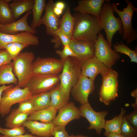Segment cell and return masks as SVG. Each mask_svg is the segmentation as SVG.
I'll list each match as a JSON object with an SVG mask.
<instances>
[{
    "instance_id": "cell-14",
    "label": "cell",
    "mask_w": 137,
    "mask_h": 137,
    "mask_svg": "<svg viewBox=\"0 0 137 137\" xmlns=\"http://www.w3.org/2000/svg\"><path fill=\"white\" fill-rule=\"evenodd\" d=\"M18 42L29 46H38L39 44L38 37L33 33L25 31L14 34H9L0 31V49H3L7 44Z\"/></svg>"
},
{
    "instance_id": "cell-10",
    "label": "cell",
    "mask_w": 137,
    "mask_h": 137,
    "mask_svg": "<svg viewBox=\"0 0 137 137\" xmlns=\"http://www.w3.org/2000/svg\"><path fill=\"white\" fill-rule=\"evenodd\" d=\"M94 45L95 56L108 68H111L120 58V55L111 48L101 32L98 34Z\"/></svg>"
},
{
    "instance_id": "cell-5",
    "label": "cell",
    "mask_w": 137,
    "mask_h": 137,
    "mask_svg": "<svg viewBox=\"0 0 137 137\" xmlns=\"http://www.w3.org/2000/svg\"><path fill=\"white\" fill-rule=\"evenodd\" d=\"M125 2L127 6L123 9V11L119 10L117 8L118 3L111 4L114 12L118 15L122 22L123 28L122 38L127 44H129L137 39V30L134 29L132 24L133 15L134 12L137 11V8L131 1L126 0Z\"/></svg>"
},
{
    "instance_id": "cell-28",
    "label": "cell",
    "mask_w": 137,
    "mask_h": 137,
    "mask_svg": "<svg viewBox=\"0 0 137 137\" xmlns=\"http://www.w3.org/2000/svg\"><path fill=\"white\" fill-rule=\"evenodd\" d=\"M45 0H34L32 10L33 19L31 27L34 30L40 27L41 24V16L46 4Z\"/></svg>"
},
{
    "instance_id": "cell-45",
    "label": "cell",
    "mask_w": 137,
    "mask_h": 137,
    "mask_svg": "<svg viewBox=\"0 0 137 137\" xmlns=\"http://www.w3.org/2000/svg\"><path fill=\"white\" fill-rule=\"evenodd\" d=\"M63 10L58 8L54 6L53 8L54 12L55 14L58 17H59L62 14Z\"/></svg>"
},
{
    "instance_id": "cell-41",
    "label": "cell",
    "mask_w": 137,
    "mask_h": 137,
    "mask_svg": "<svg viewBox=\"0 0 137 137\" xmlns=\"http://www.w3.org/2000/svg\"><path fill=\"white\" fill-rule=\"evenodd\" d=\"M131 95L134 97L135 99V101L134 103L131 104L132 107L134 109H137V89H135L131 93Z\"/></svg>"
},
{
    "instance_id": "cell-33",
    "label": "cell",
    "mask_w": 137,
    "mask_h": 137,
    "mask_svg": "<svg viewBox=\"0 0 137 137\" xmlns=\"http://www.w3.org/2000/svg\"><path fill=\"white\" fill-rule=\"evenodd\" d=\"M121 134L124 137H137V128L132 126L124 116L121 127Z\"/></svg>"
},
{
    "instance_id": "cell-6",
    "label": "cell",
    "mask_w": 137,
    "mask_h": 137,
    "mask_svg": "<svg viewBox=\"0 0 137 137\" xmlns=\"http://www.w3.org/2000/svg\"><path fill=\"white\" fill-rule=\"evenodd\" d=\"M32 95L27 87L22 88L14 85L5 90L2 94L0 115L4 117L10 112L12 105L29 99Z\"/></svg>"
},
{
    "instance_id": "cell-7",
    "label": "cell",
    "mask_w": 137,
    "mask_h": 137,
    "mask_svg": "<svg viewBox=\"0 0 137 137\" xmlns=\"http://www.w3.org/2000/svg\"><path fill=\"white\" fill-rule=\"evenodd\" d=\"M102 76V83L99 93L100 102L109 105L110 102L118 97V75L115 71L110 68Z\"/></svg>"
},
{
    "instance_id": "cell-32",
    "label": "cell",
    "mask_w": 137,
    "mask_h": 137,
    "mask_svg": "<svg viewBox=\"0 0 137 137\" xmlns=\"http://www.w3.org/2000/svg\"><path fill=\"white\" fill-rule=\"evenodd\" d=\"M28 45L18 42H13L8 44L4 47L7 52L12 60L14 59L24 48Z\"/></svg>"
},
{
    "instance_id": "cell-15",
    "label": "cell",
    "mask_w": 137,
    "mask_h": 137,
    "mask_svg": "<svg viewBox=\"0 0 137 137\" xmlns=\"http://www.w3.org/2000/svg\"><path fill=\"white\" fill-rule=\"evenodd\" d=\"M94 43L89 41L72 39L69 45L76 55V58L81 64L95 56Z\"/></svg>"
},
{
    "instance_id": "cell-22",
    "label": "cell",
    "mask_w": 137,
    "mask_h": 137,
    "mask_svg": "<svg viewBox=\"0 0 137 137\" xmlns=\"http://www.w3.org/2000/svg\"><path fill=\"white\" fill-rule=\"evenodd\" d=\"M34 0H15L9 4L15 20L23 13L32 10Z\"/></svg>"
},
{
    "instance_id": "cell-3",
    "label": "cell",
    "mask_w": 137,
    "mask_h": 137,
    "mask_svg": "<svg viewBox=\"0 0 137 137\" xmlns=\"http://www.w3.org/2000/svg\"><path fill=\"white\" fill-rule=\"evenodd\" d=\"M109 2L110 1L105 2L103 4L98 19L102 29L105 32L107 41L111 47L113 36L117 32L119 35H123V28L119 17L114 16L112 6Z\"/></svg>"
},
{
    "instance_id": "cell-26",
    "label": "cell",
    "mask_w": 137,
    "mask_h": 137,
    "mask_svg": "<svg viewBox=\"0 0 137 137\" xmlns=\"http://www.w3.org/2000/svg\"><path fill=\"white\" fill-rule=\"evenodd\" d=\"M28 116L16 109L13 110L6 118L5 126L10 129L20 127L27 120Z\"/></svg>"
},
{
    "instance_id": "cell-2",
    "label": "cell",
    "mask_w": 137,
    "mask_h": 137,
    "mask_svg": "<svg viewBox=\"0 0 137 137\" xmlns=\"http://www.w3.org/2000/svg\"><path fill=\"white\" fill-rule=\"evenodd\" d=\"M61 59L63 65L62 73L59 75L60 82L59 85L63 94L69 100L71 90L81 75V64L74 57H68Z\"/></svg>"
},
{
    "instance_id": "cell-17",
    "label": "cell",
    "mask_w": 137,
    "mask_h": 137,
    "mask_svg": "<svg viewBox=\"0 0 137 137\" xmlns=\"http://www.w3.org/2000/svg\"><path fill=\"white\" fill-rule=\"evenodd\" d=\"M109 69L95 56L81 64V74L94 81L97 75L100 74L102 76Z\"/></svg>"
},
{
    "instance_id": "cell-21",
    "label": "cell",
    "mask_w": 137,
    "mask_h": 137,
    "mask_svg": "<svg viewBox=\"0 0 137 137\" xmlns=\"http://www.w3.org/2000/svg\"><path fill=\"white\" fill-rule=\"evenodd\" d=\"M58 111L50 106L46 109L35 112L28 116L27 120L38 121L45 123H52L56 117Z\"/></svg>"
},
{
    "instance_id": "cell-38",
    "label": "cell",
    "mask_w": 137,
    "mask_h": 137,
    "mask_svg": "<svg viewBox=\"0 0 137 137\" xmlns=\"http://www.w3.org/2000/svg\"><path fill=\"white\" fill-rule=\"evenodd\" d=\"M12 59L7 51L0 49V66L12 62Z\"/></svg>"
},
{
    "instance_id": "cell-44",
    "label": "cell",
    "mask_w": 137,
    "mask_h": 137,
    "mask_svg": "<svg viewBox=\"0 0 137 137\" xmlns=\"http://www.w3.org/2000/svg\"><path fill=\"white\" fill-rule=\"evenodd\" d=\"M0 137H43L39 136L32 135L31 134L26 133L19 136L15 137H8L5 136L2 134H0Z\"/></svg>"
},
{
    "instance_id": "cell-20",
    "label": "cell",
    "mask_w": 137,
    "mask_h": 137,
    "mask_svg": "<svg viewBox=\"0 0 137 137\" xmlns=\"http://www.w3.org/2000/svg\"><path fill=\"white\" fill-rule=\"evenodd\" d=\"M31 134L43 137H52L54 126L52 123H45L37 121L27 120L23 125Z\"/></svg>"
},
{
    "instance_id": "cell-29",
    "label": "cell",
    "mask_w": 137,
    "mask_h": 137,
    "mask_svg": "<svg viewBox=\"0 0 137 137\" xmlns=\"http://www.w3.org/2000/svg\"><path fill=\"white\" fill-rule=\"evenodd\" d=\"M29 99L33 104L35 111L51 106L50 92L32 95Z\"/></svg>"
},
{
    "instance_id": "cell-34",
    "label": "cell",
    "mask_w": 137,
    "mask_h": 137,
    "mask_svg": "<svg viewBox=\"0 0 137 137\" xmlns=\"http://www.w3.org/2000/svg\"><path fill=\"white\" fill-rule=\"evenodd\" d=\"M23 126L12 128H4L0 126V132L4 135L8 137H15L25 134L26 132Z\"/></svg>"
},
{
    "instance_id": "cell-35",
    "label": "cell",
    "mask_w": 137,
    "mask_h": 137,
    "mask_svg": "<svg viewBox=\"0 0 137 137\" xmlns=\"http://www.w3.org/2000/svg\"><path fill=\"white\" fill-rule=\"evenodd\" d=\"M16 109L19 112L27 114L29 116L35 112L33 104L30 99L19 103Z\"/></svg>"
},
{
    "instance_id": "cell-18",
    "label": "cell",
    "mask_w": 137,
    "mask_h": 137,
    "mask_svg": "<svg viewBox=\"0 0 137 137\" xmlns=\"http://www.w3.org/2000/svg\"><path fill=\"white\" fill-rule=\"evenodd\" d=\"M109 0H80L73 9L75 12L92 15L98 18L104 3Z\"/></svg>"
},
{
    "instance_id": "cell-16",
    "label": "cell",
    "mask_w": 137,
    "mask_h": 137,
    "mask_svg": "<svg viewBox=\"0 0 137 137\" xmlns=\"http://www.w3.org/2000/svg\"><path fill=\"white\" fill-rule=\"evenodd\" d=\"M81 117L80 109L71 101L59 110L58 115L52 123L54 126H65L70 122L79 119Z\"/></svg>"
},
{
    "instance_id": "cell-49",
    "label": "cell",
    "mask_w": 137,
    "mask_h": 137,
    "mask_svg": "<svg viewBox=\"0 0 137 137\" xmlns=\"http://www.w3.org/2000/svg\"><path fill=\"white\" fill-rule=\"evenodd\" d=\"M3 25H2L0 24V28Z\"/></svg>"
},
{
    "instance_id": "cell-47",
    "label": "cell",
    "mask_w": 137,
    "mask_h": 137,
    "mask_svg": "<svg viewBox=\"0 0 137 137\" xmlns=\"http://www.w3.org/2000/svg\"><path fill=\"white\" fill-rule=\"evenodd\" d=\"M75 137H89L88 136L82 135H78L75 136Z\"/></svg>"
},
{
    "instance_id": "cell-25",
    "label": "cell",
    "mask_w": 137,
    "mask_h": 137,
    "mask_svg": "<svg viewBox=\"0 0 137 137\" xmlns=\"http://www.w3.org/2000/svg\"><path fill=\"white\" fill-rule=\"evenodd\" d=\"M13 69L12 62L0 66V86L18 84V80L15 77Z\"/></svg>"
},
{
    "instance_id": "cell-46",
    "label": "cell",
    "mask_w": 137,
    "mask_h": 137,
    "mask_svg": "<svg viewBox=\"0 0 137 137\" xmlns=\"http://www.w3.org/2000/svg\"><path fill=\"white\" fill-rule=\"evenodd\" d=\"M106 137H124L121 134H114L104 132Z\"/></svg>"
},
{
    "instance_id": "cell-24",
    "label": "cell",
    "mask_w": 137,
    "mask_h": 137,
    "mask_svg": "<svg viewBox=\"0 0 137 137\" xmlns=\"http://www.w3.org/2000/svg\"><path fill=\"white\" fill-rule=\"evenodd\" d=\"M126 110L124 108H121V112L118 116H115L112 119L106 120L104 129L106 133L114 134H121V127L124 114Z\"/></svg>"
},
{
    "instance_id": "cell-27",
    "label": "cell",
    "mask_w": 137,
    "mask_h": 137,
    "mask_svg": "<svg viewBox=\"0 0 137 137\" xmlns=\"http://www.w3.org/2000/svg\"><path fill=\"white\" fill-rule=\"evenodd\" d=\"M50 105L58 110L66 105L69 100L65 97L61 89L59 84L50 91Z\"/></svg>"
},
{
    "instance_id": "cell-39",
    "label": "cell",
    "mask_w": 137,
    "mask_h": 137,
    "mask_svg": "<svg viewBox=\"0 0 137 137\" xmlns=\"http://www.w3.org/2000/svg\"><path fill=\"white\" fill-rule=\"evenodd\" d=\"M125 116L128 122L137 128V109H134L132 113Z\"/></svg>"
},
{
    "instance_id": "cell-48",
    "label": "cell",
    "mask_w": 137,
    "mask_h": 137,
    "mask_svg": "<svg viewBox=\"0 0 137 137\" xmlns=\"http://www.w3.org/2000/svg\"><path fill=\"white\" fill-rule=\"evenodd\" d=\"M70 137H75V136L73 134H72L70 136Z\"/></svg>"
},
{
    "instance_id": "cell-4",
    "label": "cell",
    "mask_w": 137,
    "mask_h": 137,
    "mask_svg": "<svg viewBox=\"0 0 137 137\" xmlns=\"http://www.w3.org/2000/svg\"><path fill=\"white\" fill-rule=\"evenodd\" d=\"M35 55L31 52L21 53L12 62L13 72L18 81L16 86L20 88L26 87L27 84L33 75V63Z\"/></svg>"
},
{
    "instance_id": "cell-30",
    "label": "cell",
    "mask_w": 137,
    "mask_h": 137,
    "mask_svg": "<svg viewBox=\"0 0 137 137\" xmlns=\"http://www.w3.org/2000/svg\"><path fill=\"white\" fill-rule=\"evenodd\" d=\"M12 0H0V24L5 25L15 21L9 3Z\"/></svg>"
},
{
    "instance_id": "cell-11",
    "label": "cell",
    "mask_w": 137,
    "mask_h": 137,
    "mask_svg": "<svg viewBox=\"0 0 137 137\" xmlns=\"http://www.w3.org/2000/svg\"><path fill=\"white\" fill-rule=\"evenodd\" d=\"M79 109L81 117L87 119L90 124L88 129H95L97 134H100L105 127L106 120L105 117L108 114V111L96 112L93 109L89 102L81 105Z\"/></svg>"
},
{
    "instance_id": "cell-42",
    "label": "cell",
    "mask_w": 137,
    "mask_h": 137,
    "mask_svg": "<svg viewBox=\"0 0 137 137\" xmlns=\"http://www.w3.org/2000/svg\"><path fill=\"white\" fill-rule=\"evenodd\" d=\"M54 6L58 8L63 10L65 7V4L63 1H59L55 3Z\"/></svg>"
},
{
    "instance_id": "cell-40",
    "label": "cell",
    "mask_w": 137,
    "mask_h": 137,
    "mask_svg": "<svg viewBox=\"0 0 137 137\" xmlns=\"http://www.w3.org/2000/svg\"><path fill=\"white\" fill-rule=\"evenodd\" d=\"M57 35L59 37L61 42L62 45L63 46L69 45L72 39L70 37L59 29L57 32Z\"/></svg>"
},
{
    "instance_id": "cell-8",
    "label": "cell",
    "mask_w": 137,
    "mask_h": 137,
    "mask_svg": "<svg viewBox=\"0 0 137 137\" xmlns=\"http://www.w3.org/2000/svg\"><path fill=\"white\" fill-rule=\"evenodd\" d=\"M59 81V75L33 74L27 82L26 87L34 95L50 92Z\"/></svg>"
},
{
    "instance_id": "cell-31",
    "label": "cell",
    "mask_w": 137,
    "mask_h": 137,
    "mask_svg": "<svg viewBox=\"0 0 137 137\" xmlns=\"http://www.w3.org/2000/svg\"><path fill=\"white\" fill-rule=\"evenodd\" d=\"M114 50L117 53L126 55L130 58V61L137 63V50L131 49L121 41L116 42V44H113Z\"/></svg>"
},
{
    "instance_id": "cell-9",
    "label": "cell",
    "mask_w": 137,
    "mask_h": 137,
    "mask_svg": "<svg viewBox=\"0 0 137 137\" xmlns=\"http://www.w3.org/2000/svg\"><path fill=\"white\" fill-rule=\"evenodd\" d=\"M55 3L53 0H49L46 3L45 9V13L41 18V24L46 27V32L52 36L53 38L51 42L54 44L55 48L57 49L61 46V42L57 35L59 28L60 19L54 13L53 11Z\"/></svg>"
},
{
    "instance_id": "cell-36",
    "label": "cell",
    "mask_w": 137,
    "mask_h": 137,
    "mask_svg": "<svg viewBox=\"0 0 137 137\" xmlns=\"http://www.w3.org/2000/svg\"><path fill=\"white\" fill-rule=\"evenodd\" d=\"M56 53L60 56L61 59H65L68 57H76V55L69 45L64 46L62 50H57L56 51Z\"/></svg>"
},
{
    "instance_id": "cell-37",
    "label": "cell",
    "mask_w": 137,
    "mask_h": 137,
    "mask_svg": "<svg viewBox=\"0 0 137 137\" xmlns=\"http://www.w3.org/2000/svg\"><path fill=\"white\" fill-rule=\"evenodd\" d=\"M53 136L54 137H70V136L65 130V126H54Z\"/></svg>"
},
{
    "instance_id": "cell-19",
    "label": "cell",
    "mask_w": 137,
    "mask_h": 137,
    "mask_svg": "<svg viewBox=\"0 0 137 137\" xmlns=\"http://www.w3.org/2000/svg\"><path fill=\"white\" fill-rule=\"evenodd\" d=\"M31 13V11L28 12L18 21L3 25L0 28V31L9 34H16L23 31L29 32L34 34L36 33L37 32L36 30L33 29L28 25L27 22L28 17Z\"/></svg>"
},
{
    "instance_id": "cell-13",
    "label": "cell",
    "mask_w": 137,
    "mask_h": 137,
    "mask_svg": "<svg viewBox=\"0 0 137 137\" xmlns=\"http://www.w3.org/2000/svg\"><path fill=\"white\" fill-rule=\"evenodd\" d=\"M94 89V81L81 75L71 92L74 99L81 105L89 102V96L93 92Z\"/></svg>"
},
{
    "instance_id": "cell-43",
    "label": "cell",
    "mask_w": 137,
    "mask_h": 137,
    "mask_svg": "<svg viewBox=\"0 0 137 137\" xmlns=\"http://www.w3.org/2000/svg\"><path fill=\"white\" fill-rule=\"evenodd\" d=\"M14 86L13 84L8 85H3L0 86V109L1 106L2 95L3 92L5 90Z\"/></svg>"
},
{
    "instance_id": "cell-1",
    "label": "cell",
    "mask_w": 137,
    "mask_h": 137,
    "mask_svg": "<svg viewBox=\"0 0 137 137\" xmlns=\"http://www.w3.org/2000/svg\"><path fill=\"white\" fill-rule=\"evenodd\" d=\"M73 15L75 21L73 39L95 42L102 30L98 18L79 12H75Z\"/></svg>"
},
{
    "instance_id": "cell-12",
    "label": "cell",
    "mask_w": 137,
    "mask_h": 137,
    "mask_svg": "<svg viewBox=\"0 0 137 137\" xmlns=\"http://www.w3.org/2000/svg\"><path fill=\"white\" fill-rule=\"evenodd\" d=\"M63 65L61 59L39 57L33 63V74L58 75L62 71Z\"/></svg>"
},
{
    "instance_id": "cell-23",
    "label": "cell",
    "mask_w": 137,
    "mask_h": 137,
    "mask_svg": "<svg viewBox=\"0 0 137 137\" xmlns=\"http://www.w3.org/2000/svg\"><path fill=\"white\" fill-rule=\"evenodd\" d=\"M75 22L74 18L71 14L70 7H68L60 19L59 30L72 39Z\"/></svg>"
}]
</instances>
